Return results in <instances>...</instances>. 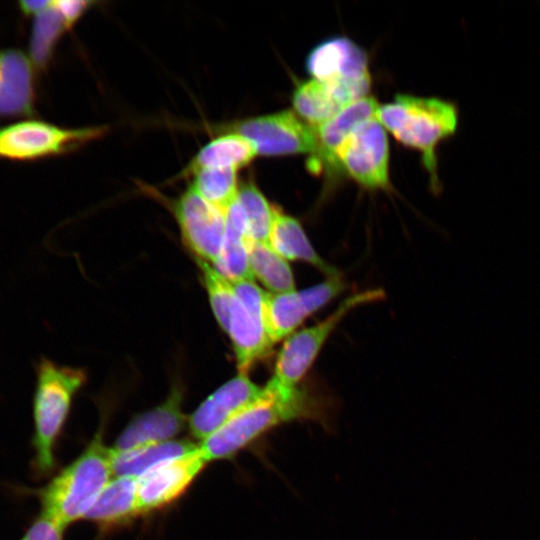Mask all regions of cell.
<instances>
[{"instance_id": "17", "label": "cell", "mask_w": 540, "mask_h": 540, "mask_svg": "<svg viewBox=\"0 0 540 540\" xmlns=\"http://www.w3.org/2000/svg\"><path fill=\"white\" fill-rule=\"evenodd\" d=\"M306 69L320 81L370 75L365 51L345 37L331 38L314 47L307 56Z\"/></svg>"}, {"instance_id": "2", "label": "cell", "mask_w": 540, "mask_h": 540, "mask_svg": "<svg viewBox=\"0 0 540 540\" xmlns=\"http://www.w3.org/2000/svg\"><path fill=\"white\" fill-rule=\"evenodd\" d=\"M376 119L399 142L421 152L430 183L437 191V148L457 131V106L441 98L398 94L393 102L379 106Z\"/></svg>"}, {"instance_id": "18", "label": "cell", "mask_w": 540, "mask_h": 540, "mask_svg": "<svg viewBox=\"0 0 540 540\" xmlns=\"http://www.w3.org/2000/svg\"><path fill=\"white\" fill-rule=\"evenodd\" d=\"M138 516L137 478L116 476L100 493L84 519L107 532L131 523Z\"/></svg>"}, {"instance_id": "25", "label": "cell", "mask_w": 540, "mask_h": 540, "mask_svg": "<svg viewBox=\"0 0 540 540\" xmlns=\"http://www.w3.org/2000/svg\"><path fill=\"white\" fill-rule=\"evenodd\" d=\"M189 186L204 200L225 211L238 195L237 170L205 168L192 173Z\"/></svg>"}, {"instance_id": "26", "label": "cell", "mask_w": 540, "mask_h": 540, "mask_svg": "<svg viewBox=\"0 0 540 540\" xmlns=\"http://www.w3.org/2000/svg\"><path fill=\"white\" fill-rule=\"evenodd\" d=\"M237 199L246 216L250 238L255 242L268 244L275 207L269 204L252 181L239 186Z\"/></svg>"}, {"instance_id": "30", "label": "cell", "mask_w": 540, "mask_h": 540, "mask_svg": "<svg viewBox=\"0 0 540 540\" xmlns=\"http://www.w3.org/2000/svg\"><path fill=\"white\" fill-rule=\"evenodd\" d=\"M52 1L48 0H24L18 2L20 11L25 16H36L50 7Z\"/></svg>"}, {"instance_id": "1", "label": "cell", "mask_w": 540, "mask_h": 540, "mask_svg": "<svg viewBox=\"0 0 540 540\" xmlns=\"http://www.w3.org/2000/svg\"><path fill=\"white\" fill-rule=\"evenodd\" d=\"M316 401L297 387L283 391L267 383L261 395L199 443L209 462L230 459L273 428L299 419L322 418Z\"/></svg>"}, {"instance_id": "12", "label": "cell", "mask_w": 540, "mask_h": 540, "mask_svg": "<svg viewBox=\"0 0 540 540\" xmlns=\"http://www.w3.org/2000/svg\"><path fill=\"white\" fill-rule=\"evenodd\" d=\"M208 464L199 446L169 459L137 478L140 515L161 510L178 500Z\"/></svg>"}, {"instance_id": "10", "label": "cell", "mask_w": 540, "mask_h": 540, "mask_svg": "<svg viewBox=\"0 0 540 540\" xmlns=\"http://www.w3.org/2000/svg\"><path fill=\"white\" fill-rule=\"evenodd\" d=\"M172 208L187 247L197 259L214 265L226 237L225 211L208 203L190 187L174 201Z\"/></svg>"}, {"instance_id": "11", "label": "cell", "mask_w": 540, "mask_h": 540, "mask_svg": "<svg viewBox=\"0 0 540 540\" xmlns=\"http://www.w3.org/2000/svg\"><path fill=\"white\" fill-rule=\"evenodd\" d=\"M345 288L339 276L303 289L287 293H267L264 321L267 334L274 344L286 339L312 313L329 303Z\"/></svg>"}, {"instance_id": "24", "label": "cell", "mask_w": 540, "mask_h": 540, "mask_svg": "<svg viewBox=\"0 0 540 540\" xmlns=\"http://www.w3.org/2000/svg\"><path fill=\"white\" fill-rule=\"evenodd\" d=\"M292 102L298 115L318 126L340 110L326 84L316 79L303 81L293 91Z\"/></svg>"}, {"instance_id": "27", "label": "cell", "mask_w": 540, "mask_h": 540, "mask_svg": "<svg viewBox=\"0 0 540 540\" xmlns=\"http://www.w3.org/2000/svg\"><path fill=\"white\" fill-rule=\"evenodd\" d=\"M251 240V238L237 233L227 225L226 237L220 256L212 266L231 282L253 280L248 249Z\"/></svg>"}, {"instance_id": "29", "label": "cell", "mask_w": 540, "mask_h": 540, "mask_svg": "<svg viewBox=\"0 0 540 540\" xmlns=\"http://www.w3.org/2000/svg\"><path fill=\"white\" fill-rule=\"evenodd\" d=\"M91 4L92 2L83 0L53 1V6L62 17L67 29L75 24Z\"/></svg>"}, {"instance_id": "16", "label": "cell", "mask_w": 540, "mask_h": 540, "mask_svg": "<svg viewBox=\"0 0 540 540\" xmlns=\"http://www.w3.org/2000/svg\"><path fill=\"white\" fill-rule=\"evenodd\" d=\"M33 64L19 49H0V120L34 113Z\"/></svg>"}, {"instance_id": "28", "label": "cell", "mask_w": 540, "mask_h": 540, "mask_svg": "<svg viewBox=\"0 0 540 540\" xmlns=\"http://www.w3.org/2000/svg\"><path fill=\"white\" fill-rule=\"evenodd\" d=\"M64 528L40 513L21 540H63Z\"/></svg>"}, {"instance_id": "20", "label": "cell", "mask_w": 540, "mask_h": 540, "mask_svg": "<svg viewBox=\"0 0 540 540\" xmlns=\"http://www.w3.org/2000/svg\"><path fill=\"white\" fill-rule=\"evenodd\" d=\"M199 443L186 439L148 444L123 452L112 451L114 477L139 478L157 465L195 450Z\"/></svg>"}, {"instance_id": "14", "label": "cell", "mask_w": 540, "mask_h": 540, "mask_svg": "<svg viewBox=\"0 0 540 540\" xmlns=\"http://www.w3.org/2000/svg\"><path fill=\"white\" fill-rule=\"evenodd\" d=\"M182 391L173 388L160 405L135 416L117 437L113 451L123 452L136 447L175 439L188 426L182 410Z\"/></svg>"}, {"instance_id": "13", "label": "cell", "mask_w": 540, "mask_h": 540, "mask_svg": "<svg viewBox=\"0 0 540 540\" xmlns=\"http://www.w3.org/2000/svg\"><path fill=\"white\" fill-rule=\"evenodd\" d=\"M263 387L239 373L206 398L188 416V429L198 443L204 441L236 414L255 401Z\"/></svg>"}, {"instance_id": "23", "label": "cell", "mask_w": 540, "mask_h": 540, "mask_svg": "<svg viewBox=\"0 0 540 540\" xmlns=\"http://www.w3.org/2000/svg\"><path fill=\"white\" fill-rule=\"evenodd\" d=\"M67 29L65 23L53 6L34 16L29 41V57L32 64L44 70L50 63L55 47Z\"/></svg>"}, {"instance_id": "6", "label": "cell", "mask_w": 540, "mask_h": 540, "mask_svg": "<svg viewBox=\"0 0 540 540\" xmlns=\"http://www.w3.org/2000/svg\"><path fill=\"white\" fill-rule=\"evenodd\" d=\"M229 282L235 297L220 326L232 341L239 373L247 374L256 361L269 353L273 345L264 321L267 293L253 280Z\"/></svg>"}, {"instance_id": "9", "label": "cell", "mask_w": 540, "mask_h": 540, "mask_svg": "<svg viewBox=\"0 0 540 540\" xmlns=\"http://www.w3.org/2000/svg\"><path fill=\"white\" fill-rule=\"evenodd\" d=\"M227 130L249 139L266 156L313 154L316 147L314 126L288 110L245 119Z\"/></svg>"}, {"instance_id": "15", "label": "cell", "mask_w": 540, "mask_h": 540, "mask_svg": "<svg viewBox=\"0 0 540 540\" xmlns=\"http://www.w3.org/2000/svg\"><path fill=\"white\" fill-rule=\"evenodd\" d=\"M379 104L373 97H363L346 106L324 123L314 126L316 147L309 168L315 173L326 168L337 171L336 155L344 141L361 124L376 118Z\"/></svg>"}, {"instance_id": "19", "label": "cell", "mask_w": 540, "mask_h": 540, "mask_svg": "<svg viewBox=\"0 0 540 540\" xmlns=\"http://www.w3.org/2000/svg\"><path fill=\"white\" fill-rule=\"evenodd\" d=\"M268 245L285 260H299L311 264L328 278L339 276L314 250L301 224L292 216L275 208Z\"/></svg>"}, {"instance_id": "8", "label": "cell", "mask_w": 540, "mask_h": 540, "mask_svg": "<svg viewBox=\"0 0 540 540\" xmlns=\"http://www.w3.org/2000/svg\"><path fill=\"white\" fill-rule=\"evenodd\" d=\"M342 169L361 186L385 189L389 185V145L385 128L376 118L364 122L344 141L336 155Z\"/></svg>"}, {"instance_id": "22", "label": "cell", "mask_w": 540, "mask_h": 540, "mask_svg": "<svg viewBox=\"0 0 540 540\" xmlns=\"http://www.w3.org/2000/svg\"><path fill=\"white\" fill-rule=\"evenodd\" d=\"M249 264L253 278H257L272 294L296 290L288 261L267 243L249 242Z\"/></svg>"}, {"instance_id": "7", "label": "cell", "mask_w": 540, "mask_h": 540, "mask_svg": "<svg viewBox=\"0 0 540 540\" xmlns=\"http://www.w3.org/2000/svg\"><path fill=\"white\" fill-rule=\"evenodd\" d=\"M103 128L66 129L39 120L0 128V158L30 161L69 152L93 140Z\"/></svg>"}, {"instance_id": "21", "label": "cell", "mask_w": 540, "mask_h": 540, "mask_svg": "<svg viewBox=\"0 0 540 540\" xmlns=\"http://www.w3.org/2000/svg\"><path fill=\"white\" fill-rule=\"evenodd\" d=\"M254 144L244 136L228 131L216 137L195 155L186 169V173L205 168H239L248 165L257 155Z\"/></svg>"}, {"instance_id": "3", "label": "cell", "mask_w": 540, "mask_h": 540, "mask_svg": "<svg viewBox=\"0 0 540 540\" xmlns=\"http://www.w3.org/2000/svg\"><path fill=\"white\" fill-rule=\"evenodd\" d=\"M113 478L112 451L101 430L74 461L39 491L41 514L65 529L84 519Z\"/></svg>"}, {"instance_id": "4", "label": "cell", "mask_w": 540, "mask_h": 540, "mask_svg": "<svg viewBox=\"0 0 540 540\" xmlns=\"http://www.w3.org/2000/svg\"><path fill=\"white\" fill-rule=\"evenodd\" d=\"M86 380L82 369L61 366L42 358L36 367L33 397L34 468L41 476L56 465L55 447L63 430L74 396Z\"/></svg>"}, {"instance_id": "5", "label": "cell", "mask_w": 540, "mask_h": 540, "mask_svg": "<svg viewBox=\"0 0 540 540\" xmlns=\"http://www.w3.org/2000/svg\"><path fill=\"white\" fill-rule=\"evenodd\" d=\"M382 297L383 292L378 289L354 294L324 320L291 334L279 350L274 374L268 382L283 391L296 389L341 320L354 308Z\"/></svg>"}]
</instances>
